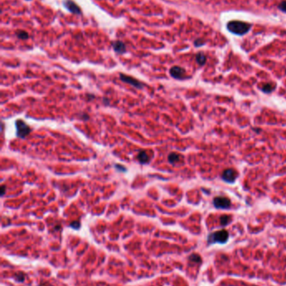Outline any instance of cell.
I'll return each instance as SVG.
<instances>
[{
	"instance_id": "obj_5",
	"label": "cell",
	"mask_w": 286,
	"mask_h": 286,
	"mask_svg": "<svg viewBox=\"0 0 286 286\" xmlns=\"http://www.w3.org/2000/svg\"><path fill=\"white\" fill-rule=\"evenodd\" d=\"M120 79L127 84L131 85L132 86L137 88V89H141L143 87V84L142 82H140L139 80H138L134 77H131L129 75H126L124 74H120Z\"/></svg>"
},
{
	"instance_id": "obj_11",
	"label": "cell",
	"mask_w": 286,
	"mask_h": 286,
	"mask_svg": "<svg viewBox=\"0 0 286 286\" xmlns=\"http://www.w3.org/2000/svg\"><path fill=\"white\" fill-rule=\"evenodd\" d=\"M180 158H181V156L175 152H171L169 156H168V161L170 163H176L180 161Z\"/></svg>"
},
{
	"instance_id": "obj_20",
	"label": "cell",
	"mask_w": 286,
	"mask_h": 286,
	"mask_svg": "<svg viewBox=\"0 0 286 286\" xmlns=\"http://www.w3.org/2000/svg\"><path fill=\"white\" fill-rule=\"evenodd\" d=\"M195 45L196 46H201V45H202V44H204V41H202L201 40H196V41H195Z\"/></svg>"
},
{
	"instance_id": "obj_14",
	"label": "cell",
	"mask_w": 286,
	"mask_h": 286,
	"mask_svg": "<svg viewBox=\"0 0 286 286\" xmlns=\"http://www.w3.org/2000/svg\"><path fill=\"white\" fill-rule=\"evenodd\" d=\"M231 222V217L228 215H223L220 218V222L223 226H226L227 225L229 222Z\"/></svg>"
},
{
	"instance_id": "obj_16",
	"label": "cell",
	"mask_w": 286,
	"mask_h": 286,
	"mask_svg": "<svg viewBox=\"0 0 286 286\" xmlns=\"http://www.w3.org/2000/svg\"><path fill=\"white\" fill-rule=\"evenodd\" d=\"M189 259L192 261V262H196V263H201V258L199 256L198 254H191V256L189 257Z\"/></svg>"
},
{
	"instance_id": "obj_9",
	"label": "cell",
	"mask_w": 286,
	"mask_h": 286,
	"mask_svg": "<svg viewBox=\"0 0 286 286\" xmlns=\"http://www.w3.org/2000/svg\"><path fill=\"white\" fill-rule=\"evenodd\" d=\"M112 48L114 51L118 54H124L126 52V45L123 42L117 40L112 43Z\"/></svg>"
},
{
	"instance_id": "obj_13",
	"label": "cell",
	"mask_w": 286,
	"mask_h": 286,
	"mask_svg": "<svg viewBox=\"0 0 286 286\" xmlns=\"http://www.w3.org/2000/svg\"><path fill=\"white\" fill-rule=\"evenodd\" d=\"M16 35L20 40H27L29 38L28 33L26 31H24V30H18V31L16 32Z\"/></svg>"
},
{
	"instance_id": "obj_10",
	"label": "cell",
	"mask_w": 286,
	"mask_h": 286,
	"mask_svg": "<svg viewBox=\"0 0 286 286\" xmlns=\"http://www.w3.org/2000/svg\"><path fill=\"white\" fill-rule=\"evenodd\" d=\"M137 158H138L139 161L140 163H143V164H145V163L149 162V161H150L148 154L146 153V151H139V154H138V156H137Z\"/></svg>"
},
{
	"instance_id": "obj_7",
	"label": "cell",
	"mask_w": 286,
	"mask_h": 286,
	"mask_svg": "<svg viewBox=\"0 0 286 286\" xmlns=\"http://www.w3.org/2000/svg\"><path fill=\"white\" fill-rule=\"evenodd\" d=\"M63 4L65 8H66L67 10H69L72 14H81V8L77 6V4L74 1H72V0H64Z\"/></svg>"
},
{
	"instance_id": "obj_3",
	"label": "cell",
	"mask_w": 286,
	"mask_h": 286,
	"mask_svg": "<svg viewBox=\"0 0 286 286\" xmlns=\"http://www.w3.org/2000/svg\"><path fill=\"white\" fill-rule=\"evenodd\" d=\"M15 127L17 136H19L20 138H25L31 132V128L22 120H16Z\"/></svg>"
},
{
	"instance_id": "obj_24",
	"label": "cell",
	"mask_w": 286,
	"mask_h": 286,
	"mask_svg": "<svg viewBox=\"0 0 286 286\" xmlns=\"http://www.w3.org/2000/svg\"><path fill=\"white\" fill-rule=\"evenodd\" d=\"M88 97L89 98V101H91V100L95 98V95H92V94H88Z\"/></svg>"
},
{
	"instance_id": "obj_23",
	"label": "cell",
	"mask_w": 286,
	"mask_h": 286,
	"mask_svg": "<svg viewBox=\"0 0 286 286\" xmlns=\"http://www.w3.org/2000/svg\"><path fill=\"white\" fill-rule=\"evenodd\" d=\"M82 116H81V118H83V120H87L89 119V116H88V114L84 113V114H82Z\"/></svg>"
},
{
	"instance_id": "obj_17",
	"label": "cell",
	"mask_w": 286,
	"mask_h": 286,
	"mask_svg": "<svg viewBox=\"0 0 286 286\" xmlns=\"http://www.w3.org/2000/svg\"><path fill=\"white\" fill-rule=\"evenodd\" d=\"M278 8H279L281 11H283V12L286 13V1L281 2V3L278 5Z\"/></svg>"
},
{
	"instance_id": "obj_22",
	"label": "cell",
	"mask_w": 286,
	"mask_h": 286,
	"mask_svg": "<svg viewBox=\"0 0 286 286\" xmlns=\"http://www.w3.org/2000/svg\"><path fill=\"white\" fill-rule=\"evenodd\" d=\"M1 190H2V192H1V196L3 197V196L5 194V186H4V185H3V186L1 187Z\"/></svg>"
},
{
	"instance_id": "obj_6",
	"label": "cell",
	"mask_w": 286,
	"mask_h": 286,
	"mask_svg": "<svg viewBox=\"0 0 286 286\" xmlns=\"http://www.w3.org/2000/svg\"><path fill=\"white\" fill-rule=\"evenodd\" d=\"M222 177H223V179L225 182L229 183H233L235 182L236 178H237V172L233 169L228 168V169H226L223 172V175H222Z\"/></svg>"
},
{
	"instance_id": "obj_18",
	"label": "cell",
	"mask_w": 286,
	"mask_h": 286,
	"mask_svg": "<svg viewBox=\"0 0 286 286\" xmlns=\"http://www.w3.org/2000/svg\"><path fill=\"white\" fill-rule=\"evenodd\" d=\"M15 278L19 282H23L24 280V275L23 274H18L15 275Z\"/></svg>"
},
{
	"instance_id": "obj_2",
	"label": "cell",
	"mask_w": 286,
	"mask_h": 286,
	"mask_svg": "<svg viewBox=\"0 0 286 286\" xmlns=\"http://www.w3.org/2000/svg\"><path fill=\"white\" fill-rule=\"evenodd\" d=\"M228 238H229L228 232L225 229H223L209 234L207 238V242L209 244H223L228 240Z\"/></svg>"
},
{
	"instance_id": "obj_19",
	"label": "cell",
	"mask_w": 286,
	"mask_h": 286,
	"mask_svg": "<svg viewBox=\"0 0 286 286\" xmlns=\"http://www.w3.org/2000/svg\"><path fill=\"white\" fill-rule=\"evenodd\" d=\"M70 227H72V229H78L80 228V222L78 221H75V222H72L71 224H70Z\"/></svg>"
},
{
	"instance_id": "obj_21",
	"label": "cell",
	"mask_w": 286,
	"mask_h": 286,
	"mask_svg": "<svg viewBox=\"0 0 286 286\" xmlns=\"http://www.w3.org/2000/svg\"><path fill=\"white\" fill-rule=\"evenodd\" d=\"M115 167H116L117 169H119V171H122V172H126V168L124 167H123V166H121V165L117 164V165H115Z\"/></svg>"
},
{
	"instance_id": "obj_8",
	"label": "cell",
	"mask_w": 286,
	"mask_h": 286,
	"mask_svg": "<svg viewBox=\"0 0 286 286\" xmlns=\"http://www.w3.org/2000/svg\"><path fill=\"white\" fill-rule=\"evenodd\" d=\"M170 74L175 79H184L185 74V69H183V68L180 67V66H173L170 70Z\"/></svg>"
},
{
	"instance_id": "obj_12",
	"label": "cell",
	"mask_w": 286,
	"mask_h": 286,
	"mask_svg": "<svg viewBox=\"0 0 286 286\" xmlns=\"http://www.w3.org/2000/svg\"><path fill=\"white\" fill-rule=\"evenodd\" d=\"M196 60L200 65H203V64H205L206 61H207V57L202 52H200L196 55Z\"/></svg>"
},
{
	"instance_id": "obj_4",
	"label": "cell",
	"mask_w": 286,
	"mask_h": 286,
	"mask_svg": "<svg viewBox=\"0 0 286 286\" xmlns=\"http://www.w3.org/2000/svg\"><path fill=\"white\" fill-rule=\"evenodd\" d=\"M213 204L216 208L227 209L231 207V201L226 197H216L213 200Z\"/></svg>"
},
{
	"instance_id": "obj_15",
	"label": "cell",
	"mask_w": 286,
	"mask_h": 286,
	"mask_svg": "<svg viewBox=\"0 0 286 286\" xmlns=\"http://www.w3.org/2000/svg\"><path fill=\"white\" fill-rule=\"evenodd\" d=\"M274 88V86L272 84H265V85L261 88V90H262V91L265 92V93H270V92L273 91Z\"/></svg>"
},
{
	"instance_id": "obj_1",
	"label": "cell",
	"mask_w": 286,
	"mask_h": 286,
	"mask_svg": "<svg viewBox=\"0 0 286 286\" xmlns=\"http://www.w3.org/2000/svg\"><path fill=\"white\" fill-rule=\"evenodd\" d=\"M227 29L238 35H243L246 33L250 30L251 29V24L246 23V22H242V21H238V20H233L230 21L227 25Z\"/></svg>"
}]
</instances>
